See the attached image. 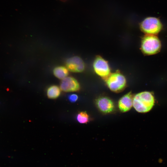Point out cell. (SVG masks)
<instances>
[{
  "label": "cell",
  "instance_id": "obj_7",
  "mask_svg": "<svg viewBox=\"0 0 167 167\" xmlns=\"http://www.w3.org/2000/svg\"><path fill=\"white\" fill-rule=\"evenodd\" d=\"M68 70L72 72H80L85 69V64L82 60L78 56H74L68 59L66 62Z\"/></svg>",
  "mask_w": 167,
  "mask_h": 167
},
{
  "label": "cell",
  "instance_id": "obj_5",
  "mask_svg": "<svg viewBox=\"0 0 167 167\" xmlns=\"http://www.w3.org/2000/svg\"><path fill=\"white\" fill-rule=\"evenodd\" d=\"M96 73L105 80L110 75V69L108 62L100 56L96 57L93 63Z\"/></svg>",
  "mask_w": 167,
  "mask_h": 167
},
{
  "label": "cell",
  "instance_id": "obj_12",
  "mask_svg": "<svg viewBox=\"0 0 167 167\" xmlns=\"http://www.w3.org/2000/svg\"><path fill=\"white\" fill-rule=\"evenodd\" d=\"M77 119L80 123H87L89 121V116L86 112L82 111L78 114Z\"/></svg>",
  "mask_w": 167,
  "mask_h": 167
},
{
  "label": "cell",
  "instance_id": "obj_13",
  "mask_svg": "<svg viewBox=\"0 0 167 167\" xmlns=\"http://www.w3.org/2000/svg\"><path fill=\"white\" fill-rule=\"evenodd\" d=\"M68 98L71 102H74L78 100V96L75 94H72L69 96Z\"/></svg>",
  "mask_w": 167,
  "mask_h": 167
},
{
  "label": "cell",
  "instance_id": "obj_3",
  "mask_svg": "<svg viewBox=\"0 0 167 167\" xmlns=\"http://www.w3.org/2000/svg\"><path fill=\"white\" fill-rule=\"evenodd\" d=\"M105 81L109 88L115 92L122 90L126 84L124 76L118 72L110 74Z\"/></svg>",
  "mask_w": 167,
  "mask_h": 167
},
{
  "label": "cell",
  "instance_id": "obj_9",
  "mask_svg": "<svg viewBox=\"0 0 167 167\" xmlns=\"http://www.w3.org/2000/svg\"><path fill=\"white\" fill-rule=\"evenodd\" d=\"M133 97L131 92L122 96L119 100L118 106L120 110L125 112L129 110L133 106Z\"/></svg>",
  "mask_w": 167,
  "mask_h": 167
},
{
  "label": "cell",
  "instance_id": "obj_10",
  "mask_svg": "<svg viewBox=\"0 0 167 167\" xmlns=\"http://www.w3.org/2000/svg\"><path fill=\"white\" fill-rule=\"evenodd\" d=\"M53 74L58 78L62 79L67 76L68 70L64 66H60L55 67L53 70Z\"/></svg>",
  "mask_w": 167,
  "mask_h": 167
},
{
  "label": "cell",
  "instance_id": "obj_8",
  "mask_svg": "<svg viewBox=\"0 0 167 167\" xmlns=\"http://www.w3.org/2000/svg\"><path fill=\"white\" fill-rule=\"evenodd\" d=\"M96 104L101 111L105 113L112 112L114 109L113 101L105 96L101 97L96 100Z\"/></svg>",
  "mask_w": 167,
  "mask_h": 167
},
{
  "label": "cell",
  "instance_id": "obj_1",
  "mask_svg": "<svg viewBox=\"0 0 167 167\" xmlns=\"http://www.w3.org/2000/svg\"><path fill=\"white\" fill-rule=\"evenodd\" d=\"M154 103V97L150 92H142L137 94L133 97V106L137 112L140 113L149 111Z\"/></svg>",
  "mask_w": 167,
  "mask_h": 167
},
{
  "label": "cell",
  "instance_id": "obj_6",
  "mask_svg": "<svg viewBox=\"0 0 167 167\" xmlns=\"http://www.w3.org/2000/svg\"><path fill=\"white\" fill-rule=\"evenodd\" d=\"M80 85L77 80L74 77H66L62 79L60 84V88L66 92H76L80 89Z\"/></svg>",
  "mask_w": 167,
  "mask_h": 167
},
{
  "label": "cell",
  "instance_id": "obj_4",
  "mask_svg": "<svg viewBox=\"0 0 167 167\" xmlns=\"http://www.w3.org/2000/svg\"><path fill=\"white\" fill-rule=\"evenodd\" d=\"M140 27L142 31L147 35H154L161 31L162 25L158 19L148 17L142 21L140 24Z\"/></svg>",
  "mask_w": 167,
  "mask_h": 167
},
{
  "label": "cell",
  "instance_id": "obj_11",
  "mask_svg": "<svg viewBox=\"0 0 167 167\" xmlns=\"http://www.w3.org/2000/svg\"><path fill=\"white\" fill-rule=\"evenodd\" d=\"M60 88L56 85L50 86L47 90V96L49 99H56L60 96Z\"/></svg>",
  "mask_w": 167,
  "mask_h": 167
},
{
  "label": "cell",
  "instance_id": "obj_2",
  "mask_svg": "<svg viewBox=\"0 0 167 167\" xmlns=\"http://www.w3.org/2000/svg\"><path fill=\"white\" fill-rule=\"evenodd\" d=\"M161 43L158 38L153 35H147L143 38L141 45L143 52L147 55H152L159 51Z\"/></svg>",
  "mask_w": 167,
  "mask_h": 167
}]
</instances>
